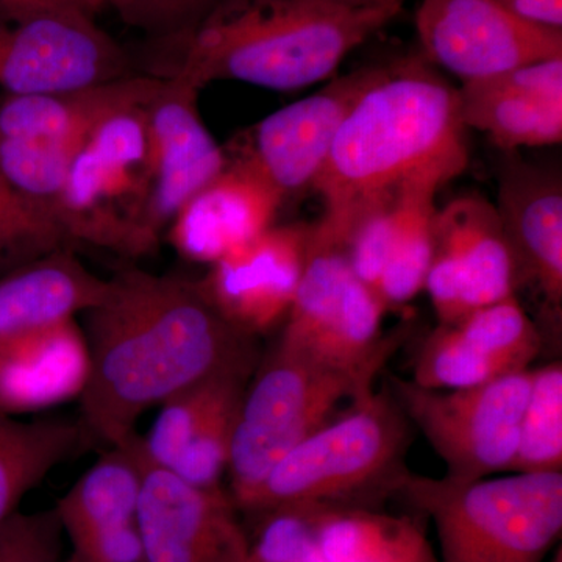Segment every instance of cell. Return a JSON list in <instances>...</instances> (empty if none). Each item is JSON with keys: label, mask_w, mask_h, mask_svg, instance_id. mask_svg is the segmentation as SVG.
Masks as SVG:
<instances>
[{"label": "cell", "mask_w": 562, "mask_h": 562, "mask_svg": "<svg viewBox=\"0 0 562 562\" xmlns=\"http://www.w3.org/2000/svg\"><path fill=\"white\" fill-rule=\"evenodd\" d=\"M350 277L347 250L322 238L314 224L312 246L279 346L313 360L338 312Z\"/></svg>", "instance_id": "25"}, {"label": "cell", "mask_w": 562, "mask_h": 562, "mask_svg": "<svg viewBox=\"0 0 562 562\" xmlns=\"http://www.w3.org/2000/svg\"><path fill=\"white\" fill-rule=\"evenodd\" d=\"M495 209L512 244L520 284L531 281L543 314L560 330L562 316V184L557 172L516 155L498 171Z\"/></svg>", "instance_id": "17"}, {"label": "cell", "mask_w": 562, "mask_h": 562, "mask_svg": "<svg viewBox=\"0 0 562 562\" xmlns=\"http://www.w3.org/2000/svg\"><path fill=\"white\" fill-rule=\"evenodd\" d=\"M22 562H60V546L50 547Z\"/></svg>", "instance_id": "39"}, {"label": "cell", "mask_w": 562, "mask_h": 562, "mask_svg": "<svg viewBox=\"0 0 562 562\" xmlns=\"http://www.w3.org/2000/svg\"><path fill=\"white\" fill-rule=\"evenodd\" d=\"M88 438L83 425L65 420L24 422L0 413V525L18 513V506Z\"/></svg>", "instance_id": "24"}, {"label": "cell", "mask_w": 562, "mask_h": 562, "mask_svg": "<svg viewBox=\"0 0 562 562\" xmlns=\"http://www.w3.org/2000/svg\"><path fill=\"white\" fill-rule=\"evenodd\" d=\"M314 224L272 225L210 266L203 292L233 327L258 336L288 316Z\"/></svg>", "instance_id": "15"}, {"label": "cell", "mask_w": 562, "mask_h": 562, "mask_svg": "<svg viewBox=\"0 0 562 562\" xmlns=\"http://www.w3.org/2000/svg\"><path fill=\"white\" fill-rule=\"evenodd\" d=\"M380 70L382 63L361 66L308 98L273 111L224 147L227 160L257 172L283 205L313 192L342 121Z\"/></svg>", "instance_id": "10"}, {"label": "cell", "mask_w": 562, "mask_h": 562, "mask_svg": "<svg viewBox=\"0 0 562 562\" xmlns=\"http://www.w3.org/2000/svg\"><path fill=\"white\" fill-rule=\"evenodd\" d=\"M251 375L254 373H220L162 402L149 432L140 438L144 460L169 471L216 406L233 391L247 386Z\"/></svg>", "instance_id": "27"}, {"label": "cell", "mask_w": 562, "mask_h": 562, "mask_svg": "<svg viewBox=\"0 0 562 562\" xmlns=\"http://www.w3.org/2000/svg\"><path fill=\"white\" fill-rule=\"evenodd\" d=\"M147 99L99 122L74 158L54 206L55 220L70 243L124 257L157 250L160 239L149 225Z\"/></svg>", "instance_id": "6"}, {"label": "cell", "mask_w": 562, "mask_h": 562, "mask_svg": "<svg viewBox=\"0 0 562 562\" xmlns=\"http://www.w3.org/2000/svg\"><path fill=\"white\" fill-rule=\"evenodd\" d=\"M462 125L503 151L562 140V57L528 63L457 88Z\"/></svg>", "instance_id": "18"}, {"label": "cell", "mask_w": 562, "mask_h": 562, "mask_svg": "<svg viewBox=\"0 0 562 562\" xmlns=\"http://www.w3.org/2000/svg\"><path fill=\"white\" fill-rule=\"evenodd\" d=\"M106 5V0H0V14L41 13V11L77 10L95 16Z\"/></svg>", "instance_id": "37"}, {"label": "cell", "mask_w": 562, "mask_h": 562, "mask_svg": "<svg viewBox=\"0 0 562 562\" xmlns=\"http://www.w3.org/2000/svg\"><path fill=\"white\" fill-rule=\"evenodd\" d=\"M403 5L349 9L324 0H221L190 33L154 43L149 76L198 90L235 80L295 91L327 80L347 55L386 27Z\"/></svg>", "instance_id": "3"}, {"label": "cell", "mask_w": 562, "mask_h": 562, "mask_svg": "<svg viewBox=\"0 0 562 562\" xmlns=\"http://www.w3.org/2000/svg\"><path fill=\"white\" fill-rule=\"evenodd\" d=\"M506 472H562V364L535 369L530 395Z\"/></svg>", "instance_id": "28"}, {"label": "cell", "mask_w": 562, "mask_h": 562, "mask_svg": "<svg viewBox=\"0 0 562 562\" xmlns=\"http://www.w3.org/2000/svg\"><path fill=\"white\" fill-rule=\"evenodd\" d=\"M244 391L246 386L233 391L216 406L169 471L201 490H222L221 480L227 472L233 428Z\"/></svg>", "instance_id": "32"}, {"label": "cell", "mask_w": 562, "mask_h": 562, "mask_svg": "<svg viewBox=\"0 0 562 562\" xmlns=\"http://www.w3.org/2000/svg\"><path fill=\"white\" fill-rule=\"evenodd\" d=\"M199 92L179 77H158L144 105L150 143L149 225L158 239L184 203L227 165L224 147L199 113Z\"/></svg>", "instance_id": "14"}, {"label": "cell", "mask_w": 562, "mask_h": 562, "mask_svg": "<svg viewBox=\"0 0 562 562\" xmlns=\"http://www.w3.org/2000/svg\"><path fill=\"white\" fill-rule=\"evenodd\" d=\"M373 380L277 346L258 362L233 428L227 472L238 509L292 449L333 420L339 403L372 394Z\"/></svg>", "instance_id": "7"}, {"label": "cell", "mask_w": 562, "mask_h": 562, "mask_svg": "<svg viewBox=\"0 0 562 562\" xmlns=\"http://www.w3.org/2000/svg\"><path fill=\"white\" fill-rule=\"evenodd\" d=\"M221 0H109L121 21L143 32L151 43L190 33Z\"/></svg>", "instance_id": "34"}, {"label": "cell", "mask_w": 562, "mask_h": 562, "mask_svg": "<svg viewBox=\"0 0 562 562\" xmlns=\"http://www.w3.org/2000/svg\"><path fill=\"white\" fill-rule=\"evenodd\" d=\"M61 532L55 509L16 513L0 525V562H22L50 547L61 546Z\"/></svg>", "instance_id": "35"}, {"label": "cell", "mask_w": 562, "mask_h": 562, "mask_svg": "<svg viewBox=\"0 0 562 562\" xmlns=\"http://www.w3.org/2000/svg\"><path fill=\"white\" fill-rule=\"evenodd\" d=\"M90 375L79 398L88 438L122 446L151 406L220 373H254L257 336L233 327L201 281L122 269L81 313Z\"/></svg>", "instance_id": "1"}, {"label": "cell", "mask_w": 562, "mask_h": 562, "mask_svg": "<svg viewBox=\"0 0 562 562\" xmlns=\"http://www.w3.org/2000/svg\"><path fill=\"white\" fill-rule=\"evenodd\" d=\"M281 206L280 195L257 172L227 160L166 232L181 257L211 266L276 225Z\"/></svg>", "instance_id": "19"}, {"label": "cell", "mask_w": 562, "mask_h": 562, "mask_svg": "<svg viewBox=\"0 0 562 562\" xmlns=\"http://www.w3.org/2000/svg\"><path fill=\"white\" fill-rule=\"evenodd\" d=\"M409 441L412 422L391 391L372 392L292 449L238 509L261 516L308 503L375 508L394 494Z\"/></svg>", "instance_id": "5"}, {"label": "cell", "mask_w": 562, "mask_h": 562, "mask_svg": "<svg viewBox=\"0 0 562 562\" xmlns=\"http://www.w3.org/2000/svg\"><path fill=\"white\" fill-rule=\"evenodd\" d=\"M69 244L49 211L21 195L0 172V273L5 276Z\"/></svg>", "instance_id": "31"}, {"label": "cell", "mask_w": 562, "mask_h": 562, "mask_svg": "<svg viewBox=\"0 0 562 562\" xmlns=\"http://www.w3.org/2000/svg\"><path fill=\"white\" fill-rule=\"evenodd\" d=\"M465 131L457 88L422 52L382 63L342 121L314 187L324 209L317 233L346 249L358 222L413 181L460 176L469 162Z\"/></svg>", "instance_id": "2"}, {"label": "cell", "mask_w": 562, "mask_h": 562, "mask_svg": "<svg viewBox=\"0 0 562 562\" xmlns=\"http://www.w3.org/2000/svg\"><path fill=\"white\" fill-rule=\"evenodd\" d=\"M413 375L412 382L425 390L454 391L492 382L509 372L473 349L453 324H439L422 342Z\"/></svg>", "instance_id": "30"}, {"label": "cell", "mask_w": 562, "mask_h": 562, "mask_svg": "<svg viewBox=\"0 0 562 562\" xmlns=\"http://www.w3.org/2000/svg\"><path fill=\"white\" fill-rule=\"evenodd\" d=\"M335 5L349 7V9H371V7L403 5V0H324Z\"/></svg>", "instance_id": "38"}, {"label": "cell", "mask_w": 562, "mask_h": 562, "mask_svg": "<svg viewBox=\"0 0 562 562\" xmlns=\"http://www.w3.org/2000/svg\"><path fill=\"white\" fill-rule=\"evenodd\" d=\"M158 77L131 74L81 90L13 99L0 105V138L83 146L92 128L124 106L144 102Z\"/></svg>", "instance_id": "22"}, {"label": "cell", "mask_w": 562, "mask_h": 562, "mask_svg": "<svg viewBox=\"0 0 562 562\" xmlns=\"http://www.w3.org/2000/svg\"><path fill=\"white\" fill-rule=\"evenodd\" d=\"M452 324L473 349L497 361L509 373L527 371L541 353V328L516 295L473 310Z\"/></svg>", "instance_id": "29"}, {"label": "cell", "mask_w": 562, "mask_h": 562, "mask_svg": "<svg viewBox=\"0 0 562 562\" xmlns=\"http://www.w3.org/2000/svg\"><path fill=\"white\" fill-rule=\"evenodd\" d=\"M392 497L431 519L439 562H542L562 531V472L473 482L405 469Z\"/></svg>", "instance_id": "4"}, {"label": "cell", "mask_w": 562, "mask_h": 562, "mask_svg": "<svg viewBox=\"0 0 562 562\" xmlns=\"http://www.w3.org/2000/svg\"><path fill=\"white\" fill-rule=\"evenodd\" d=\"M140 436L110 447L58 501L69 562H146L138 524Z\"/></svg>", "instance_id": "16"}, {"label": "cell", "mask_w": 562, "mask_h": 562, "mask_svg": "<svg viewBox=\"0 0 562 562\" xmlns=\"http://www.w3.org/2000/svg\"><path fill=\"white\" fill-rule=\"evenodd\" d=\"M432 236L425 290L439 324L516 295L519 271L494 203L479 195L453 199L436 210Z\"/></svg>", "instance_id": "11"}, {"label": "cell", "mask_w": 562, "mask_h": 562, "mask_svg": "<svg viewBox=\"0 0 562 562\" xmlns=\"http://www.w3.org/2000/svg\"><path fill=\"white\" fill-rule=\"evenodd\" d=\"M308 505L328 562H439L419 513L395 516L368 506Z\"/></svg>", "instance_id": "23"}, {"label": "cell", "mask_w": 562, "mask_h": 562, "mask_svg": "<svg viewBox=\"0 0 562 562\" xmlns=\"http://www.w3.org/2000/svg\"><path fill=\"white\" fill-rule=\"evenodd\" d=\"M416 29L424 57L461 83L562 57V31L517 20L495 0H422Z\"/></svg>", "instance_id": "12"}, {"label": "cell", "mask_w": 562, "mask_h": 562, "mask_svg": "<svg viewBox=\"0 0 562 562\" xmlns=\"http://www.w3.org/2000/svg\"><path fill=\"white\" fill-rule=\"evenodd\" d=\"M235 512L228 492L192 486L144 460L138 524L146 562L246 561L249 539Z\"/></svg>", "instance_id": "13"}, {"label": "cell", "mask_w": 562, "mask_h": 562, "mask_svg": "<svg viewBox=\"0 0 562 562\" xmlns=\"http://www.w3.org/2000/svg\"><path fill=\"white\" fill-rule=\"evenodd\" d=\"M517 20L536 27L562 31V0H495Z\"/></svg>", "instance_id": "36"}, {"label": "cell", "mask_w": 562, "mask_h": 562, "mask_svg": "<svg viewBox=\"0 0 562 562\" xmlns=\"http://www.w3.org/2000/svg\"><path fill=\"white\" fill-rule=\"evenodd\" d=\"M90 355L76 317L14 342L0 353V413L24 414L80 398Z\"/></svg>", "instance_id": "21"}, {"label": "cell", "mask_w": 562, "mask_h": 562, "mask_svg": "<svg viewBox=\"0 0 562 562\" xmlns=\"http://www.w3.org/2000/svg\"><path fill=\"white\" fill-rule=\"evenodd\" d=\"M135 74L131 55L77 10L0 14V105L95 87Z\"/></svg>", "instance_id": "9"}, {"label": "cell", "mask_w": 562, "mask_h": 562, "mask_svg": "<svg viewBox=\"0 0 562 562\" xmlns=\"http://www.w3.org/2000/svg\"><path fill=\"white\" fill-rule=\"evenodd\" d=\"M532 373H509L465 390H425L390 375L392 397L446 462L447 479L473 482L506 472L516 453Z\"/></svg>", "instance_id": "8"}, {"label": "cell", "mask_w": 562, "mask_h": 562, "mask_svg": "<svg viewBox=\"0 0 562 562\" xmlns=\"http://www.w3.org/2000/svg\"><path fill=\"white\" fill-rule=\"evenodd\" d=\"M443 184L446 181L438 177H427L413 181L402 192L397 232L376 286L386 310L406 305L425 290L435 244V195Z\"/></svg>", "instance_id": "26"}, {"label": "cell", "mask_w": 562, "mask_h": 562, "mask_svg": "<svg viewBox=\"0 0 562 562\" xmlns=\"http://www.w3.org/2000/svg\"><path fill=\"white\" fill-rule=\"evenodd\" d=\"M258 517L257 538L244 562H328L314 531L312 506H283Z\"/></svg>", "instance_id": "33"}, {"label": "cell", "mask_w": 562, "mask_h": 562, "mask_svg": "<svg viewBox=\"0 0 562 562\" xmlns=\"http://www.w3.org/2000/svg\"><path fill=\"white\" fill-rule=\"evenodd\" d=\"M552 562H562L561 549H558V553L554 554V558H553Z\"/></svg>", "instance_id": "40"}, {"label": "cell", "mask_w": 562, "mask_h": 562, "mask_svg": "<svg viewBox=\"0 0 562 562\" xmlns=\"http://www.w3.org/2000/svg\"><path fill=\"white\" fill-rule=\"evenodd\" d=\"M109 279L94 276L63 247L0 279V353L102 301Z\"/></svg>", "instance_id": "20"}]
</instances>
